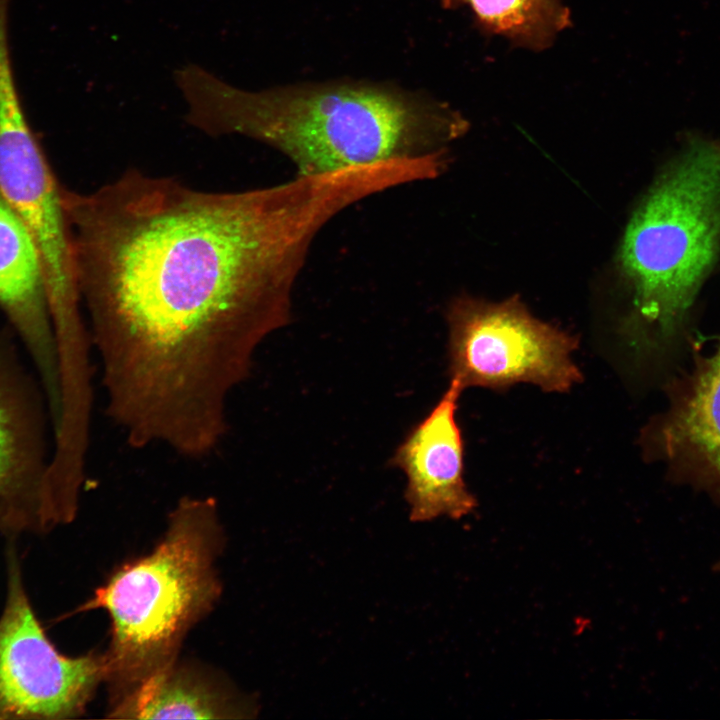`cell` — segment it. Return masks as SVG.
Masks as SVG:
<instances>
[{
	"instance_id": "3957f363",
	"label": "cell",
	"mask_w": 720,
	"mask_h": 720,
	"mask_svg": "<svg viewBox=\"0 0 720 720\" xmlns=\"http://www.w3.org/2000/svg\"><path fill=\"white\" fill-rule=\"evenodd\" d=\"M720 253V142L696 137L635 210L619 250L640 351L672 365L694 347L696 297Z\"/></svg>"
},
{
	"instance_id": "30bf717a",
	"label": "cell",
	"mask_w": 720,
	"mask_h": 720,
	"mask_svg": "<svg viewBox=\"0 0 720 720\" xmlns=\"http://www.w3.org/2000/svg\"><path fill=\"white\" fill-rule=\"evenodd\" d=\"M462 389L450 381L433 409L397 447L389 463L407 478L410 520L426 522L471 513L476 499L465 482V446L456 412Z\"/></svg>"
},
{
	"instance_id": "5b68a950",
	"label": "cell",
	"mask_w": 720,
	"mask_h": 720,
	"mask_svg": "<svg viewBox=\"0 0 720 720\" xmlns=\"http://www.w3.org/2000/svg\"><path fill=\"white\" fill-rule=\"evenodd\" d=\"M448 372L462 390L527 383L563 393L582 381L578 339L531 314L519 297L492 303L463 295L446 309Z\"/></svg>"
},
{
	"instance_id": "4fadbf2b",
	"label": "cell",
	"mask_w": 720,
	"mask_h": 720,
	"mask_svg": "<svg viewBox=\"0 0 720 720\" xmlns=\"http://www.w3.org/2000/svg\"><path fill=\"white\" fill-rule=\"evenodd\" d=\"M446 9L467 7L479 27L501 35L513 46L535 52L549 48L571 26L563 0H440Z\"/></svg>"
},
{
	"instance_id": "52a82bcc",
	"label": "cell",
	"mask_w": 720,
	"mask_h": 720,
	"mask_svg": "<svg viewBox=\"0 0 720 720\" xmlns=\"http://www.w3.org/2000/svg\"><path fill=\"white\" fill-rule=\"evenodd\" d=\"M8 552L0 616V719L76 717L105 679L104 655L58 652L29 602L17 554L13 548Z\"/></svg>"
},
{
	"instance_id": "ba28073f",
	"label": "cell",
	"mask_w": 720,
	"mask_h": 720,
	"mask_svg": "<svg viewBox=\"0 0 720 720\" xmlns=\"http://www.w3.org/2000/svg\"><path fill=\"white\" fill-rule=\"evenodd\" d=\"M52 445L42 383L13 331L0 327V532L58 527L47 488Z\"/></svg>"
},
{
	"instance_id": "277c9868",
	"label": "cell",
	"mask_w": 720,
	"mask_h": 720,
	"mask_svg": "<svg viewBox=\"0 0 720 720\" xmlns=\"http://www.w3.org/2000/svg\"><path fill=\"white\" fill-rule=\"evenodd\" d=\"M221 536L214 498H182L153 552L119 569L82 606L110 615L105 679L121 695L171 666L184 633L212 607Z\"/></svg>"
},
{
	"instance_id": "9c48e42d",
	"label": "cell",
	"mask_w": 720,
	"mask_h": 720,
	"mask_svg": "<svg viewBox=\"0 0 720 720\" xmlns=\"http://www.w3.org/2000/svg\"><path fill=\"white\" fill-rule=\"evenodd\" d=\"M664 389L666 407L640 435L643 455L663 464L672 483L704 493L720 508V338ZM713 569L720 572V559Z\"/></svg>"
},
{
	"instance_id": "6da1fadb",
	"label": "cell",
	"mask_w": 720,
	"mask_h": 720,
	"mask_svg": "<svg viewBox=\"0 0 720 720\" xmlns=\"http://www.w3.org/2000/svg\"><path fill=\"white\" fill-rule=\"evenodd\" d=\"M371 194L361 168L228 192L129 168L64 189L105 415L128 445L216 452L257 347L291 322L315 238Z\"/></svg>"
},
{
	"instance_id": "8992f818",
	"label": "cell",
	"mask_w": 720,
	"mask_h": 720,
	"mask_svg": "<svg viewBox=\"0 0 720 720\" xmlns=\"http://www.w3.org/2000/svg\"><path fill=\"white\" fill-rule=\"evenodd\" d=\"M0 190L27 227L41 262L55 339L87 332L72 232L59 184L23 102L0 105Z\"/></svg>"
},
{
	"instance_id": "7a4b0ae2",
	"label": "cell",
	"mask_w": 720,
	"mask_h": 720,
	"mask_svg": "<svg viewBox=\"0 0 720 720\" xmlns=\"http://www.w3.org/2000/svg\"><path fill=\"white\" fill-rule=\"evenodd\" d=\"M176 84L185 120L212 137L263 143L313 176L449 152L469 128L449 104L423 92L367 81H331L245 91L189 64Z\"/></svg>"
},
{
	"instance_id": "8fae6325",
	"label": "cell",
	"mask_w": 720,
	"mask_h": 720,
	"mask_svg": "<svg viewBox=\"0 0 720 720\" xmlns=\"http://www.w3.org/2000/svg\"><path fill=\"white\" fill-rule=\"evenodd\" d=\"M0 312L36 371L50 409L57 411V353L41 262L27 227L1 190Z\"/></svg>"
},
{
	"instance_id": "7c38bea8",
	"label": "cell",
	"mask_w": 720,
	"mask_h": 720,
	"mask_svg": "<svg viewBox=\"0 0 720 720\" xmlns=\"http://www.w3.org/2000/svg\"><path fill=\"white\" fill-rule=\"evenodd\" d=\"M242 710L200 675L168 666L117 698L112 718L224 719Z\"/></svg>"
}]
</instances>
